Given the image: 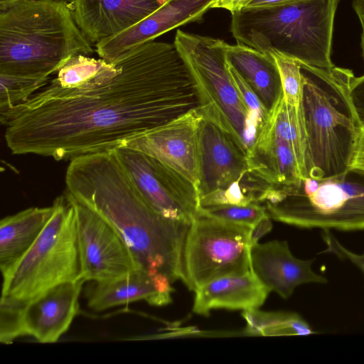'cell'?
<instances>
[{
    "label": "cell",
    "instance_id": "cell-1",
    "mask_svg": "<svg viewBox=\"0 0 364 364\" xmlns=\"http://www.w3.org/2000/svg\"><path fill=\"white\" fill-rule=\"evenodd\" d=\"M199 107L175 45L153 41L106 60L82 82L50 79L0 120L12 154L65 161L114 150Z\"/></svg>",
    "mask_w": 364,
    "mask_h": 364
},
{
    "label": "cell",
    "instance_id": "cell-2",
    "mask_svg": "<svg viewBox=\"0 0 364 364\" xmlns=\"http://www.w3.org/2000/svg\"><path fill=\"white\" fill-rule=\"evenodd\" d=\"M66 193L118 233L137 267L164 289L183 278V252L191 223L157 213L143 198L115 150L70 160Z\"/></svg>",
    "mask_w": 364,
    "mask_h": 364
},
{
    "label": "cell",
    "instance_id": "cell-3",
    "mask_svg": "<svg viewBox=\"0 0 364 364\" xmlns=\"http://www.w3.org/2000/svg\"><path fill=\"white\" fill-rule=\"evenodd\" d=\"M93 51L65 1L24 0L0 10L1 74L50 77Z\"/></svg>",
    "mask_w": 364,
    "mask_h": 364
},
{
    "label": "cell",
    "instance_id": "cell-4",
    "mask_svg": "<svg viewBox=\"0 0 364 364\" xmlns=\"http://www.w3.org/2000/svg\"><path fill=\"white\" fill-rule=\"evenodd\" d=\"M301 108L306 136V178H327L350 168L361 126L349 88L353 71L301 63Z\"/></svg>",
    "mask_w": 364,
    "mask_h": 364
},
{
    "label": "cell",
    "instance_id": "cell-5",
    "mask_svg": "<svg viewBox=\"0 0 364 364\" xmlns=\"http://www.w3.org/2000/svg\"><path fill=\"white\" fill-rule=\"evenodd\" d=\"M340 0H290L231 14L238 44L265 53L278 52L303 64L331 68L334 18Z\"/></svg>",
    "mask_w": 364,
    "mask_h": 364
},
{
    "label": "cell",
    "instance_id": "cell-6",
    "mask_svg": "<svg viewBox=\"0 0 364 364\" xmlns=\"http://www.w3.org/2000/svg\"><path fill=\"white\" fill-rule=\"evenodd\" d=\"M270 218L301 228L364 230V171L269 184L259 199Z\"/></svg>",
    "mask_w": 364,
    "mask_h": 364
},
{
    "label": "cell",
    "instance_id": "cell-7",
    "mask_svg": "<svg viewBox=\"0 0 364 364\" xmlns=\"http://www.w3.org/2000/svg\"><path fill=\"white\" fill-rule=\"evenodd\" d=\"M54 211L27 252L2 274L1 296L30 299L82 277L74 208L65 194L53 201Z\"/></svg>",
    "mask_w": 364,
    "mask_h": 364
},
{
    "label": "cell",
    "instance_id": "cell-8",
    "mask_svg": "<svg viewBox=\"0 0 364 364\" xmlns=\"http://www.w3.org/2000/svg\"><path fill=\"white\" fill-rule=\"evenodd\" d=\"M173 44L192 75L203 117L227 132L247 155L252 146L249 113L228 70L227 43L178 30Z\"/></svg>",
    "mask_w": 364,
    "mask_h": 364
},
{
    "label": "cell",
    "instance_id": "cell-9",
    "mask_svg": "<svg viewBox=\"0 0 364 364\" xmlns=\"http://www.w3.org/2000/svg\"><path fill=\"white\" fill-rule=\"evenodd\" d=\"M251 227L197 213L183 252L182 282L190 291L215 279L251 271Z\"/></svg>",
    "mask_w": 364,
    "mask_h": 364
},
{
    "label": "cell",
    "instance_id": "cell-10",
    "mask_svg": "<svg viewBox=\"0 0 364 364\" xmlns=\"http://www.w3.org/2000/svg\"><path fill=\"white\" fill-rule=\"evenodd\" d=\"M85 282L80 279L62 283L24 301L1 297L11 338L31 336L42 343L58 341L78 314Z\"/></svg>",
    "mask_w": 364,
    "mask_h": 364
},
{
    "label": "cell",
    "instance_id": "cell-11",
    "mask_svg": "<svg viewBox=\"0 0 364 364\" xmlns=\"http://www.w3.org/2000/svg\"><path fill=\"white\" fill-rule=\"evenodd\" d=\"M146 201L168 219L191 223L200 207L196 186L181 173L139 150L114 149Z\"/></svg>",
    "mask_w": 364,
    "mask_h": 364
},
{
    "label": "cell",
    "instance_id": "cell-12",
    "mask_svg": "<svg viewBox=\"0 0 364 364\" xmlns=\"http://www.w3.org/2000/svg\"><path fill=\"white\" fill-rule=\"evenodd\" d=\"M65 194L75 210L82 277L85 281L112 280L140 269L110 225L66 192Z\"/></svg>",
    "mask_w": 364,
    "mask_h": 364
},
{
    "label": "cell",
    "instance_id": "cell-13",
    "mask_svg": "<svg viewBox=\"0 0 364 364\" xmlns=\"http://www.w3.org/2000/svg\"><path fill=\"white\" fill-rule=\"evenodd\" d=\"M203 114L200 107L127 142L130 147L172 168L196 188L199 181L198 129Z\"/></svg>",
    "mask_w": 364,
    "mask_h": 364
},
{
    "label": "cell",
    "instance_id": "cell-14",
    "mask_svg": "<svg viewBox=\"0 0 364 364\" xmlns=\"http://www.w3.org/2000/svg\"><path fill=\"white\" fill-rule=\"evenodd\" d=\"M198 167L199 200L251 173L247 155L232 137L203 115L198 129Z\"/></svg>",
    "mask_w": 364,
    "mask_h": 364
},
{
    "label": "cell",
    "instance_id": "cell-15",
    "mask_svg": "<svg viewBox=\"0 0 364 364\" xmlns=\"http://www.w3.org/2000/svg\"><path fill=\"white\" fill-rule=\"evenodd\" d=\"M218 0H166L152 14L112 38L95 44L100 58L113 62L180 26L200 19Z\"/></svg>",
    "mask_w": 364,
    "mask_h": 364
},
{
    "label": "cell",
    "instance_id": "cell-16",
    "mask_svg": "<svg viewBox=\"0 0 364 364\" xmlns=\"http://www.w3.org/2000/svg\"><path fill=\"white\" fill-rule=\"evenodd\" d=\"M251 271L270 291L289 298L299 285L326 284L327 279L311 268L314 259L295 257L287 241L272 240L256 243L250 252Z\"/></svg>",
    "mask_w": 364,
    "mask_h": 364
},
{
    "label": "cell",
    "instance_id": "cell-17",
    "mask_svg": "<svg viewBox=\"0 0 364 364\" xmlns=\"http://www.w3.org/2000/svg\"><path fill=\"white\" fill-rule=\"evenodd\" d=\"M164 0H74L75 21L93 44L126 31L152 14Z\"/></svg>",
    "mask_w": 364,
    "mask_h": 364
},
{
    "label": "cell",
    "instance_id": "cell-18",
    "mask_svg": "<svg viewBox=\"0 0 364 364\" xmlns=\"http://www.w3.org/2000/svg\"><path fill=\"white\" fill-rule=\"evenodd\" d=\"M193 311L208 316L213 309H258L270 291L250 271L211 280L194 291Z\"/></svg>",
    "mask_w": 364,
    "mask_h": 364
},
{
    "label": "cell",
    "instance_id": "cell-19",
    "mask_svg": "<svg viewBox=\"0 0 364 364\" xmlns=\"http://www.w3.org/2000/svg\"><path fill=\"white\" fill-rule=\"evenodd\" d=\"M171 293L146 271L136 269L115 279L94 282L87 289L86 299L90 309L102 311L142 299L153 306L167 305L172 301Z\"/></svg>",
    "mask_w": 364,
    "mask_h": 364
},
{
    "label": "cell",
    "instance_id": "cell-20",
    "mask_svg": "<svg viewBox=\"0 0 364 364\" xmlns=\"http://www.w3.org/2000/svg\"><path fill=\"white\" fill-rule=\"evenodd\" d=\"M225 60L269 113L283 96L279 71L273 57L245 45L227 43Z\"/></svg>",
    "mask_w": 364,
    "mask_h": 364
},
{
    "label": "cell",
    "instance_id": "cell-21",
    "mask_svg": "<svg viewBox=\"0 0 364 364\" xmlns=\"http://www.w3.org/2000/svg\"><path fill=\"white\" fill-rule=\"evenodd\" d=\"M247 157L250 171L269 184L289 183L305 178L294 147L265 130H260Z\"/></svg>",
    "mask_w": 364,
    "mask_h": 364
},
{
    "label": "cell",
    "instance_id": "cell-22",
    "mask_svg": "<svg viewBox=\"0 0 364 364\" xmlns=\"http://www.w3.org/2000/svg\"><path fill=\"white\" fill-rule=\"evenodd\" d=\"M54 211L48 207H31L0 221V269L11 267L32 246Z\"/></svg>",
    "mask_w": 364,
    "mask_h": 364
},
{
    "label": "cell",
    "instance_id": "cell-23",
    "mask_svg": "<svg viewBox=\"0 0 364 364\" xmlns=\"http://www.w3.org/2000/svg\"><path fill=\"white\" fill-rule=\"evenodd\" d=\"M245 329L250 336H306L316 333L299 314L284 311H263L258 309L244 310Z\"/></svg>",
    "mask_w": 364,
    "mask_h": 364
},
{
    "label": "cell",
    "instance_id": "cell-24",
    "mask_svg": "<svg viewBox=\"0 0 364 364\" xmlns=\"http://www.w3.org/2000/svg\"><path fill=\"white\" fill-rule=\"evenodd\" d=\"M261 129L286 140L294 147L306 178V136L301 107H296L287 104L282 96L269 112L267 120Z\"/></svg>",
    "mask_w": 364,
    "mask_h": 364
},
{
    "label": "cell",
    "instance_id": "cell-25",
    "mask_svg": "<svg viewBox=\"0 0 364 364\" xmlns=\"http://www.w3.org/2000/svg\"><path fill=\"white\" fill-rule=\"evenodd\" d=\"M50 80L48 76L0 73V113L26 102Z\"/></svg>",
    "mask_w": 364,
    "mask_h": 364
},
{
    "label": "cell",
    "instance_id": "cell-26",
    "mask_svg": "<svg viewBox=\"0 0 364 364\" xmlns=\"http://www.w3.org/2000/svg\"><path fill=\"white\" fill-rule=\"evenodd\" d=\"M269 54L277 65L284 101L290 105L301 107L304 87L301 62L276 51Z\"/></svg>",
    "mask_w": 364,
    "mask_h": 364
},
{
    "label": "cell",
    "instance_id": "cell-27",
    "mask_svg": "<svg viewBox=\"0 0 364 364\" xmlns=\"http://www.w3.org/2000/svg\"><path fill=\"white\" fill-rule=\"evenodd\" d=\"M197 213L228 223L250 227L268 215L265 206L259 203H251L246 205L224 204L200 206Z\"/></svg>",
    "mask_w": 364,
    "mask_h": 364
},
{
    "label": "cell",
    "instance_id": "cell-28",
    "mask_svg": "<svg viewBox=\"0 0 364 364\" xmlns=\"http://www.w3.org/2000/svg\"><path fill=\"white\" fill-rule=\"evenodd\" d=\"M323 238L327 245L326 252L336 255L343 259H348L360 269L364 275V252L357 254L351 252L343 245L329 232L324 230Z\"/></svg>",
    "mask_w": 364,
    "mask_h": 364
},
{
    "label": "cell",
    "instance_id": "cell-29",
    "mask_svg": "<svg viewBox=\"0 0 364 364\" xmlns=\"http://www.w3.org/2000/svg\"><path fill=\"white\" fill-rule=\"evenodd\" d=\"M349 95L358 122L361 127H364V75L353 77Z\"/></svg>",
    "mask_w": 364,
    "mask_h": 364
},
{
    "label": "cell",
    "instance_id": "cell-30",
    "mask_svg": "<svg viewBox=\"0 0 364 364\" xmlns=\"http://www.w3.org/2000/svg\"><path fill=\"white\" fill-rule=\"evenodd\" d=\"M272 228V224L270 220V217L267 215L258 222H257L253 226L251 227L249 242L250 247H252L258 240L265 234L269 232Z\"/></svg>",
    "mask_w": 364,
    "mask_h": 364
},
{
    "label": "cell",
    "instance_id": "cell-31",
    "mask_svg": "<svg viewBox=\"0 0 364 364\" xmlns=\"http://www.w3.org/2000/svg\"><path fill=\"white\" fill-rule=\"evenodd\" d=\"M350 168L364 171V127H361L360 129Z\"/></svg>",
    "mask_w": 364,
    "mask_h": 364
},
{
    "label": "cell",
    "instance_id": "cell-32",
    "mask_svg": "<svg viewBox=\"0 0 364 364\" xmlns=\"http://www.w3.org/2000/svg\"><path fill=\"white\" fill-rule=\"evenodd\" d=\"M247 1V0H218L213 6V8L225 9L232 14L241 10Z\"/></svg>",
    "mask_w": 364,
    "mask_h": 364
},
{
    "label": "cell",
    "instance_id": "cell-33",
    "mask_svg": "<svg viewBox=\"0 0 364 364\" xmlns=\"http://www.w3.org/2000/svg\"><path fill=\"white\" fill-rule=\"evenodd\" d=\"M289 1L290 0H247L242 9L271 7Z\"/></svg>",
    "mask_w": 364,
    "mask_h": 364
},
{
    "label": "cell",
    "instance_id": "cell-34",
    "mask_svg": "<svg viewBox=\"0 0 364 364\" xmlns=\"http://www.w3.org/2000/svg\"><path fill=\"white\" fill-rule=\"evenodd\" d=\"M352 6L358 15L362 26L363 31L361 34L360 46L362 48L363 57L364 59V0H353Z\"/></svg>",
    "mask_w": 364,
    "mask_h": 364
},
{
    "label": "cell",
    "instance_id": "cell-35",
    "mask_svg": "<svg viewBox=\"0 0 364 364\" xmlns=\"http://www.w3.org/2000/svg\"><path fill=\"white\" fill-rule=\"evenodd\" d=\"M24 1V0H0V10L4 9L15 3ZM65 1L70 5V6L73 8V4L74 2V0H60Z\"/></svg>",
    "mask_w": 364,
    "mask_h": 364
},
{
    "label": "cell",
    "instance_id": "cell-36",
    "mask_svg": "<svg viewBox=\"0 0 364 364\" xmlns=\"http://www.w3.org/2000/svg\"><path fill=\"white\" fill-rule=\"evenodd\" d=\"M164 1H166V0H164Z\"/></svg>",
    "mask_w": 364,
    "mask_h": 364
}]
</instances>
